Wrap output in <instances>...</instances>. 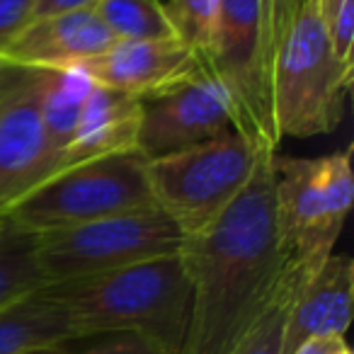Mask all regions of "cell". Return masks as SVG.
Segmentation results:
<instances>
[{
	"instance_id": "6da1fadb",
	"label": "cell",
	"mask_w": 354,
	"mask_h": 354,
	"mask_svg": "<svg viewBox=\"0 0 354 354\" xmlns=\"http://www.w3.org/2000/svg\"><path fill=\"white\" fill-rule=\"evenodd\" d=\"M267 153L236 202L183 248L192 315L180 354H231L270 308L289 267Z\"/></svg>"
},
{
	"instance_id": "7a4b0ae2",
	"label": "cell",
	"mask_w": 354,
	"mask_h": 354,
	"mask_svg": "<svg viewBox=\"0 0 354 354\" xmlns=\"http://www.w3.org/2000/svg\"><path fill=\"white\" fill-rule=\"evenodd\" d=\"M71 318L75 337L136 333L156 354H180L192 315V281L183 250L107 274L46 284Z\"/></svg>"
},
{
	"instance_id": "3957f363",
	"label": "cell",
	"mask_w": 354,
	"mask_h": 354,
	"mask_svg": "<svg viewBox=\"0 0 354 354\" xmlns=\"http://www.w3.org/2000/svg\"><path fill=\"white\" fill-rule=\"evenodd\" d=\"M354 66L335 56L318 0H304L277 35L272 107L281 138H310L342 122Z\"/></svg>"
},
{
	"instance_id": "277c9868",
	"label": "cell",
	"mask_w": 354,
	"mask_h": 354,
	"mask_svg": "<svg viewBox=\"0 0 354 354\" xmlns=\"http://www.w3.org/2000/svg\"><path fill=\"white\" fill-rule=\"evenodd\" d=\"M274 204L289 267L308 281L333 255L354 202L352 148L320 158L274 153Z\"/></svg>"
},
{
	"instance_id": "5b68a950",
	"label": "cell",
	"mask_w": 354,
	"mask_h": 354,
	"mask_svg": "<svg viewBox=\"0 0 354 354\" xmlns=\"http://www.w3.org/2000/svg\"><path fill=\"white\" fill-rule=\"evenodd\" d=\"M265 148L252 146L236 129L146 162L148 187L158 209L167 214L185 238L207 231L245 189Z\"/></svg>"
},
{
	"instance_id": "8992f818",
	"label": "cell",
	"mask_w": 354,
	"mask_h": 354,
	"mask_svg": "<svg viewBox=\"0 0 354 354\" xmlns=\"http://www.w3.org/2000/svg\"><path fill=\"white\" fill-rule=\"evenodd\" d=\"M138 151L117 153L61 170L0 214L27 233H51L117 214L156 207Z\"/></svg>"
},
{
	"instance_id": "52a82bcc",
	"label": "cell",
	"mask_w": 354,
	"mask_h": 354,
	"mask_svg": "<svg viewBox=\"0 0 354 354\" xmlns=\"http://www.w3.org/2000/svg\"><path fill=\"white\" fill-rule=\"evenodd\" d=\"M272 61L274 30L267 0H218L207 68L226 90L233 129L265 151L279 146L272 107Z\"/></svg>"
},
{
	"instance_id": "ba28073f",
	"label": "cell",
	"mask_w": 354,
	"mask_h": 354,
	"mask_svg": "<svg viewBox=\"0 0 354 354\" xmlns=\"http://www.w3.org/2000/svg\"><path fill=\"white\" fill-rule=\"evenodd\" d=\"M185 241V233L162 209L148 207L41 233L37 236V260L46 284H61L172 255L183 250Z\"/></svg>"
},
{
	"instance_id": "9c48e42d",
	"label": "cell",
	"mask_w": 354,
	"mask_h": 354,
	"mask_svg": "<svg viewBox=\"0 0 354 354\" xmlns=\"http://www.w3.org/2000/svg\"><path fill=\"white\" fill-rule=\"evenodd\" d=\"M138 102L136 151L146 160L185 151L233 129L226 90L207 66Z\"/></svg>"
},
{
	"instance_id": "30bf717a",
	"label": "cell",
	"mask_w": 354,
	"mask_h": 354,
	"mask_svg": "<svg viewBox=\"0 0 354 354\" xmlns=\"http://www.w3.org/2000/svg\"><path fill=\"white\" fill-rule=\"evenodd\" d=\"M59 172L41 117V71L0 102V214Z\"/></svg>"
},
{
	"instance_id": "8fae6325",
	"label": "cell",
	"mask_w": 354,
	"mask_h": 354,
	"mask_svg": "<svg viewBox=\"0 0 354 354\" xmlns=\"http://www.w3.org/2000/svg\"><path fill=\"white\" fill-rule=\"evenodd\" d=\"M202 66L204 61L187 44L170 37L153 41H114L80 68L93 83L141 100L189 78Z\"/></svg>"
},
{
	"instance_id": "7c38bea8",
	"label": "cell",
	"mask_w": 354,
	"mask_h": 354,
	"mask_svg": "<svg viewBox=\"0 0 354 354\" xmlns=\"http://www.w3.org/2000/svg\"><path fill=\"white\" fill-rule=\"evenodd\" d=\"M112 44L114 37L97 12L78 10L30 20L0 51V59L30 71H59L88 64Z\"/></svg>"
},
{
	"instance_id": "4fadbf2b",
	"label": "cell",
	"mask_w": 354,
	"mask_h": 354,
	"mask_svg": "<svg viewBox=\"0 0 354 354\" xmlns=\"http://www.w3.org/2000/svg\"><path fill=\"white\" fill-rule=\"evenodd\" d=\"M354 262L349 255H330L294 296L286 315L284 354L310 337H344L352 320Z\"/></svg>"
},
{
	"instance_id": "5bb4252c",
	"label": "cell",
	"mask_w": 354,
	"mask_h": 354,
	"mask_svg": "<svg viewBox=\"0 0 354 354\" xmlns=\"http://www.w3.org/2000/svg\"><path fill=\"white\" fill-rule=\"evenodd\" d=\"M138 119L141 102L136 97L93 83L61 170L97 158L136 151Z\"/></svg>"
},
{
	"instance_id": "9a60e30c",
	"label": "cell",
	"mask_w": 354,
	"mask_h": 354,
	"mask_svg": "<svg viewBox=\"0 0 354 354\" xmlns=\"http://www.w3.org/2000/svg\"><path fill=\"white\" fill-rule=\"evenodd\" d=\"M73 339L66 308L44 289L0 310V354H37Z\"/></svg>"
},
{
	"instance_id": "2e32d148",
	"label": "cell",
	"mask_w": 354,
	"mask_h": 354,
	"mask_svg": "<svg viewBox=\"0 0 354 354\" xmlns=\"http://www.w3.org/2000/svg\"><path fill=\"white\" fill-rule=\"evenodd\" d=\"M90 88H93V78L80 66L41 71V117L49 133L51 151L59 160V172L64 167V158L73 141L75 124L80 119Z\"/></svg>"
},
{
	"instance_id": "e0dca14e",
	"label": "cell",
	"mask_w": 354,
	"mask_h": 354,
	"mask_svg": "<svg viewBox=\"0 0 354 354\" xmlns=\"http://www.w3.org/2000/svg\"><path fill=\"white\" fill-rule=\"evenodd\" d=\"M46 279L37 260V236L3 221L0 228V310L44 289Z\"/></svg>"
},
{
	"instance_id": "ac0fdd59",
	"label": "cell",
	"mask_w": 354,
	"mask_h": 354,
	"mask_svg": "<svg viewBox=\"0 0 354 354\" xmlns=\"http://www.w3.org/2000/svg\"><path fill=\"white\" fill-rule=\"evenodd\" d=\"M95 12L114 41H153L175 37L160 0H100Z\"/></svg>"
},
{
	"instance_id": "d6986e66",
	"label": "cell",
	"mask_w": 354,
	"mask_h": 354,
	"mask_svg": "<svg viewBox=\"0 0 354 354\" xmlns=\"http://www.w3.org/2000/svg\"><path fill=\"white\" fill-rule=\"evenodd\" d=\"M301 286H304V281L296 277V272L291 267H286V274L281 279L274 301L231 354H284L286 315H289L294 296L299 294Z\"/></svg>"
},
{
	"instance_id": "ffe728a7",
	"label": "cell",
	"mask_w": 354,
	"mask_h": 354,
	"mask_svg": "<svg viewBox=\"0 0 354 354\" xmlns=\"http://www.w3.org/2000/svg\"><path fill=\"white\" fill-rule=\"evenodd\" d=\"M216 8L218 0H167L165 6L175 37L183 44H187L204 61V66L212 51Z\"/></svg>"
},
{
	"instance_id": "44dd1931",
	"label": "cell",
	"mask_w": 354,
	"mask_h": 354,
	"mask_svg": "<svg viewBox=\"0 0 354 354\" xmlns=\"http://www.w3.org/2000/svg\"><path fill=\"white\" fill-rule=\"evenodd\" d=\"M330 46L342 64L354 66V0H318Z\"/></svg>"
},
{
	"instance_id": "7402d4cb",
	"label": "cell",
	"mask_w": 354,
	"mask_h": 354,
	"mask_svg": "<svg viewBox=\"0 0 354 354\" xmlns=\"http://www.w3.org/2000/svg\"><path fill=\"white\" fill-rule=\"evenodd\" d=\"M51 354H156V349L136 333H109L85 337L80 349H71V342H66Z\"/></svg>"
},
{
	"instance_id": "603a6c76",
	"label": "cell",
	"mask_w": 354,
	"mask_h": 354,
	"mask_svg": "<svg viewBox=\"0 0 354 354\" xmlns=\"http://www.w3.org/2000/svg\"><path fill=\"white\" fill-rule=\"evenodd\" d=\"M35 6L37 0H0V51L32 20Z\"/></svg>"
},
{
	"instance_id": "cb8c5ba5",
	"label": "cell",
	"mask_w": 354,
	"mask_h": 354,
	"mask_svg": "<svg viewBox=\"0 0 354 354\" xmlns=\"http://www.w3.org/2000/svg\"><path fill=\"white\" fill-rule=\"evenodd\" d=\"M100 0H37L35 15L37 17H49V15H66V12H78V10H95Z\"/></svg>"
},
{
	"instance_id": "d4e9b609",
	"label": "cell",
	"mask_w": 354,
	"mask_h": 354,
	"mask_svg": "<svg viewBox=\"0 0 354 354\" xmlns=\"http://www.w3.org/2000/svg\"><path fill=\"white\" fill-rule=\"evenodd\" d=\"M347 347L344 337H310L301 342L291 354H342Z\"/></svg>"
},
{
	"instance_id": "484cf974",
	"label": "cell",
	"mask_w": 354,
	"mask_h": 354,
	"mask_svg": "<svg viewBox=\"0 0 354 354\" xmlns=\"http://www.w3.org/2000/svg\"><path fill=\"white\" fill-rule=\"evenodd\" d=\"M30 68H20V66H12L8 61L0 59V102L12 93L20 83H25V78L30 75Z\"/></svg>"
},
{
	"instance_id": "4316f807",
	"label": "cell",
	"mask_w": 354,
	"mask_h": 354,
	"mask_svg": "<svg viewBox=\"0 0 354 354\" xmlns=\"http://www.w3.org/2000/svg\"><path fill=\"white\" fill-rule=\"evenodd\" d=\"M301 3H304V0H267L270 17H272V30H274V41H277V35L284 30V25L289 22V17L294 15Z\"/></svg>"
},
{
	"instance_id": "83f0119b",
	"label": "cell",
	"mask_w": 354,
	"mask_h": 354,
	"mask_svg": "<svg viewBox=\"0 0 354 354\" xmlns=\"http://www.w3.org/2000/svg\"><path fill=\"white\" fill-rule=\"evenodd\" d=\"M51 352H54V349H46V352H37V354H51Z\"/></svg>"
},
{
	"instance_id": "f1b7e54d",
	"label": "cell",
	"mask_w": 354,
	"mask_h": 354,
	"mask_svg": "<svg viewBox=\"0 0 354 354\" xmlns=\"http://www.w3.org/2000/svg\"><path fill=\"white\" fill-rule=\"evenodd\" d=\"M342 354H352V352H349V349H344V352Z\"/></svg>"
},
{
	"instance_id": "f546056e",
	"label": "cell",
	"mask_w": 354,
	"mask_h": 354,
	"mask_svg": "<svg viewBox=\"0 0 354 354\" xmlns=\"http://www.w3.org/2000/svg\"><path fill=\"white\" fill-rule=\"evenodd\" d=\"M0 228H3V218H0Z\"/></svg>"
}]
</instances>
